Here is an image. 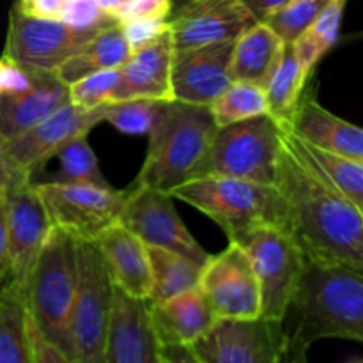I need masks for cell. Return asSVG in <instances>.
Instances as JSON below:
<instances>
[{"mask_svg": "<svg viewBox=\"0 0 363 363\" xmlns=\"http://www.w3.org/2000/svg\"><path fill=\"white\" fill-rule=\"evenodd\" d=\"M172 2H174V7H177V6H181V4L186 2V0H172Z\"/></svg>", "mask_w": 363, "mask_h": 363, "instance_id": "c3c4849f", "label": "cell"}, {"mask_svg": "<svg viewBox=\"0 0 363 363\" xmlns=\"http://www.w3.org/2000/svg\"><path fill=\"white\" fill-rule=\"evenodd\" d=\"M170 195L211 218L229 241L262 225L286 230V206L277 186L208 174L181 184Z\"/></svg>", "mask_w": 363, "mask_h": 363, "instance_id": "5b68a950", "label": "cell"}, {"mask_svg": "<svg viewBox=\"0 0 363 363\" xmlns=\"http://www.w3.org/2000/svg\"><path fill=\"white\" fill-rule=\"evenodd\" d=\"M121 67L116 69H103L96 73L85 74L67 85V96L71 105L84 110L98 108L110 101L117 84H119Z\"/></svg>", "mask_w": 363, "mask_h": 363, "instance_id": "e575fe53", "label": "cell"}, {"mask_svg": "<svg viewBox=\"0 0 363 363\" xmlns=\"http://www.w3.org/2000/svg\"><path fill=\"white\" fill-rule=\"evenodd\" d=\"M131 55L130 45L124 38L121 25H110L101 28L92 39H89L82 48H78L69 59L60 64L55 74L69 85L71 82L103 69L121 67Z\"/></svg>", "mask_w": 363, "mask_h": 363, "instance_id": "d4e9b609", "label": "cell"}, {"mask_svg": "<svg viewBox=\"0 0 363 363\" xmlns=\"http://www.w3.org/2000/svg\"><path fill=\"white\" fill-rule=\"evenodd\" d=\"M147 254L152 280L149 303H163L177 294L197 289L204 266L165 248L147 247Z\"/></svg>", "mask_w": 363, "mask_h": 363, "instance_id": "83f0119b", "label": "cell"}, {"mask_svg": "<svg viewBox=\"0 0 363 363\" xmlns=\"http://www.w3.org/2000/svg\"><path fill=\"white\" fill-rule=\"evenodd\" d=\"M99 123H103V105L84 110L67 101L43 123L6 140V163L9 176L25 174L34 177V174L43 169V165L52 160L66 142L77 135H89V131Z\"/></svg>", "mask_w": 363, "mask_h": 363, "instance_id": "2e32d148", "label": "cell"}, {"mask_svg": "<svg viewBox=\"0 0 363 363\" xmlns=\"http://www.w3.org/2000/svg\"><path fill=\"white\" fill-rule=\"evenodd\" d=\"M9 277V245H7L6 211H4V184H0V289Z\"/></svg>", "mask_w": 363, "mask_h": 363, "instance_id": "b9f144b4", "label": "cell"}, {"mask_svg": "<svg viewBox=\"0 0 363 363\" xmlns=\"http://www.w3.org/2000/svg\"><path fill=\"white\" fill-rule=\"evenodd\" d=\"M308 77L311 74L301 67L293 43L284 45L282 57L264 87L269 116L282 124L289 123L307 87Z\"/></svg>", "mask_w": 363, "mask_h": 363, "instance_id": "f1b7e54d", "label": "cell"}, {"mask_svg": "<svg viewBox=\"0 0 363 363\" xmlns=\"http://www.w3.org/2000/svg\"><path fill=\"white\" fill-rule=\"evenodd\" d=\"M255 23L240 0H186L169 16L174 53L236 41Z\"/></svg>", "mask_w": 363, "mask_h": 363, "instance_id": "9a60e30c", "label": "cell"}, {"mask_svg": "<svg viewBox=\"0 0 363 363\" xmlns=\"http://www.w3.org/2000/svg\"><path fill=\"white\" fill-rule=\"evenodd\" d=\"M286 332L282 323L257 319H218L191 346L202 363H279Z\"/></svg>", "mask_w": 363, "mask_h": 363, "instance_id": "5bb4252c", "label": "cell"}, {"mask_svg": "<svg viewBox=\"0 0 363 363\" xmlns=\"http://www.w3.org/2000/svg\"><path fill=\"white\" fill-rule=\"evenodd\" d=\"M174 9L172 0H128L126 7L119 14L117 21L138 20V18H160L169 20Z\"/></svg>", "mask_w": 363, "mask_h": 363, "instance_id": "f35d334b", "label": "cell"}, {"mask_svg": "<svg viewBox=\"0 0 363 363\" xmlns=\"http://www.w3.org/2000/svg\"><path fill=\"white\" fill-rule=\"evenodd\" d=\"M94 243L101 252L113 287L128 296L149 301L152 280L147 245L119 222L103 230Z\"/></svg>", "mask_w": 363, "mask_h": 363, "instance_id": "44dd1931", "label": "cell"}, {"mask_svg": "<svg viewBox=\"0 0 363 363\" xmlns=\"http://www.w3.org/2000/svg\"><path fill=\"white\" fill-rule=\"evenodd\" d=\"M34 183L50 225L66 233L74 241H96L103 230L119 220L124 190L52 181Z\"/></svg>", "mask_w": 363, "mask_h": 363, "instance_id": "9c48e42d", "label": "cell"}, {"mask_svg": "<svg viewBox=\"0 0 363 363\" xmlns=\"http://www.w3.org/2000/svg\"><path fill=\"white\" fill-rule=\"evenodd\" d=\"M234 41L174 53L172 94L176 101L209 106L230 84Z\"/></svg>", "mask_w": 363, "mask_h": 363, "instance_id": "ac0fdd59", "label": "cell"}, {"mask_svg": "<svg viewBox=\"0 0 363 363\" xmlns=\"http://www.w3.org/2000/svg\"><path fill=\"white\" fill-rule=\"evenodd\" d=\"M152 326L162 346H194L218 319L201 287L186 291L163 303H149Z\"/></svg>", "mask_w": 363, "mask_h": 363, "instance_id": "603a6c76", "label": "cell"}, {"mask_svg": "<svg viewBox=\"0 0 363 363\" xmlns=\"http://www.w3.org/2000/svg\"><path fill=\"white\" fill-rule=\"evenodd\" d=\"M9 277L6 282L25 291L32 268L48 238L50 220L34 179L25 174H11L4 183Z\"/></svg>", "mask_w": 363, "mask_h": 363, "instance_id": "30bf717a", "label": "cell"}, {"mask_svg": "<svg viewBox=\"0 0 363 363\" xmlns=\"http://www.w3.org/2000/svg\"><path fill=\"white\" fill-rule=\"evenodd\" d=\"M163 363H202L190 346H162Z\"/></svg>", "mask_w": 363, "mask_h": 363, "instance_id": "ee69618b", "label": "cell"}, {"mask_svg": "<svg viewBox=\"0 0 363 363\" xmlns=\"http://www.w3.org/2000/svg\"><path fill=\"white\" fill-rule=\"evenodd\" d=\"M105 363H163L149 301L128 296L117 287H113Z\"/></svg>", "mask_w": 363, "mask_h": 363, "instance_id": "e0dca14e", "label": "cell"}, {"mask_svg": "<svg viewBox=\"0 0 363 363\" xmlns=\"http://www.w3.org/2000/svg\"><path fill=\"white\" fill-rule=\"evenodd\" d=\"M78 284L69 323L71 360L105 363L113 284L94 241H77Z\"/></svg>", "mask_w": 363, "mask_h": 363, "instance_id": "52a82bcc", "label": "cell"}, {"mask_svg": "<svg viewBox=\"0 0 363 363\" xmlns=\"http://www.w3.org/2000/svg\"><path fill=\"white\" fill-rule=\"evenodd\" d=\"M77 284V241L52 227L28 277L23 296L28 318L39 335L69 358V323Z\"/></svg>", "mask_w": 363, "mask_h": 363, "instance_id": "277c9868", "label": "cell"}, {"mask_svg": "<svg viewBox=\"0 0 363 363\" xmlns=\"http://www.w3.org/2000/svg\"><path fill=\"white\" fill-rule=\"evenodd\" d=\"M119 25L131 52L151 45L169 30V20H160V18H138V20L121 21Z\"/></svg>", "mask_w": 363, "mask_h": 363, "instance_id": "8d00e7d4", "label": "cell"}, {"mask_svg": "<svg viewBox=\"0 0 363 363\" xmlns=\"http://www.w3.org/2000/svg\"><path fill=\"white\" fill-rule=\"evenodd\" d=\"M34 80V73L25 69L9 57H0V96H13L27 91Z\"/></svg>", "mask_w": 363, "mask_h": 363, "instance_id": "74e56055", "label": "cell"}, {"mask_svg": "<svg viewBox=\"0 0 363 363\" xmlns=\"http://www.w3.org/2000/svg\"><path fill=\"white\" fill-rule=\"evenodd\" d=\"M158 99H124L103 105V123L126 135H149L163 110Z\"/></svg>", "mask_w": 363, "mask_h": 363, "instance_id": "d6a6232c", "label": "cell"}, {"mask_svg": "<svg viewBox=\"0 0 363 363\" xmlns=\"http://www.w3.org/2000/svg\"><path fill=\"white\" fill-rule=\"evenodd\" d=\"M174 45L170 30L151 45L131 52L121 66L119 84L108 103L124 99H158L172 101Z\"/></svg>", "mask_w": 363, "mask_h": 363, "instance_id": "d6986e66", "label": "cell"}, {"mask_svg": "<svg viewBox=\"0 0 363 363\" xmlns=\"http://www.w3.org/2000/svg\"><path fill=\"white\" fill-rule=\"evenodd\" d=\"M28 321H30V318H28ZM30 335H32V344H34L35 363H74L69 357H66L59 347H55L53 344H50L48 340L43 339L32 323H30Z\"/></svg>", "mask_w": 363, "mask_h": 363, "instance_id": "60d3db41", "label": "cell"}, {"mask_svg": "<svg viewBox=\"0 0 363 363\" xmlns=\"http://www.w3.org/2000/svg\"><path fill=\"white\" fill-rule=\"evenodd\" d=\"M96 4L101 7V11H105L108 16H112L113 20L117 21L119 14L123 13V9L126 7L128 0H96ZM117 23H119V21H117Z\"/></svg>", "mask_w": 363, "mask_h": 363, "instance_id": "bcb514c9", "label": "cell"}, {"mask_svg": "<svg viewBox=\"0 0 363 363\" xmlns=\"http://www.w3.org/2000/svg\"><path fill=\"white\" fill-rule=\"evenodd\" d=\"M287 130L314 147L344 158L363 160V128L326 110L312 92H303Z\"/></svg>", "mask_w": 363, "mask_h": 363, "instance_id": "ffe728a7", "label": "cell"}, {"mask_svg": "<svg viewBox=\"0 0 363 363\" xmlns=\"http://www.w3.org/2000/svg\"><path fill=\"white\" fill-rule=\"evenodd\" d=\"M282 325L284 332L305 347L321 339L363 344V268L305 262Z\"/></svg>", "mask_w": 363, "mask_h": 363, "instance_id": "7a4b0ae2", "label": "cell"}, {"mask_svg": "<svg viewBox=\"0 0 363 363\" xmlns=\"http://www.w3.org/2000/svg\"><path fill=\"white\" fill-rule=\"evenodd\" d=\"M284 130V124L269 113L218 126L209 147L204 176L218 174L275 186Z\"/></svg>", "mask_w": 363, "mask_h": 363, "instance_id": "8992f818", "label": "cell"}, {"mask_svg": "<svg viewBox=\"0 0 363 363\" xmlns=\"http://www.w3.org/2000/svg\"><path fill=\"white\" fill-rule=\"evenodd\" d=\"M307 351L308 347L296 342V340L291 339L286 333V342H284V350L282 354H280L279 363H308Z\"/></svg>", "mask_w": 363, "mask_h": 363, "instance_id": "f6af8a7d", "label": "cell"}, {"mask_svg": "<svg viewBox=\"0 0 363 363\" xmlns=\"http://www.w3.org/2000/svg\"><path fill=\"white\" fill-rule=\"evenodd\" d=\"M275 186L286 206V233L307 261L363 268V215L289 144L286 130Z\"/></svg>", "mask_w": 363, "mask_h": 363, "instance_id": "6da1fadb", "label": "cell"}, {"mask_svg": "<svg viewBox=\"0 0 363 363\" xmlns=\"http://www.w3.org/2000/svg\"><path fill=\"white\" fill-rule=\"evenodd\" d=\"M66 4L67 0H16L13 7L27 16L60 20Z\"/></svg>", "mask_w": 363, "mask_h": 363, "instance_id": "ab89813d", "label": "cell"}, {"mask_svg": "<svg viewBox=\"0 0 363 363\" xmlns=\"http://www.w3.org/2000/svg\"><path fill=\"white\" fill-rule=\"evenodd\" d=\"M357 363H363V358H362V360H360V362H357Z\"/></svg>", "mask_w": 363, "mask_h": 363, "instance_id": "681fc988", "label": "cell"}, {"mask_svg": "<svg viewBox=\"0 0 363 363\" xmlns=\"http://www.w3.org/2000/svg\"><path fill=\"white\" fill-rule=\"evenodd\" d=\"M9 177V169L6 163V138L0 133V184H4Z\"/></svg>", "mask_w": 363, "mask_h": 363, "instance_id": "7dc6e473", "label": "cell"}, {"mask_svg": "<svg viewBox=\"0 0 363 363\" xmlns=\"http://www.w3.org/2000/svg\"><path fill=\"white\" fill-rule=\"evenodd\" d=\"M0 363H35L23 289L9 282L0 289Z\"/></svg>", "mask_w": 363, "mask_h": 363, "instance_id": "484cf974", "label": "cell"}, {"mask_svg": "<svg viewBox=\"0 0 363 363\" xmlns=\"http://www.w3.org/2000/svg\"><path fill=\"white\" fill-rule=\"evenodd\" d=\"M211 108L183 101H165L149 131L147 155L133 184L170 194L181 184L204 176L216 131Z\"/></svg>", "mask_w": 363, "mask_h": 363, "instance_id": "3957f363", "label": "cell"}, {"mask_svg": "<svg viewBox=\"0 0 363 363\" xmlns=\"http://www.w3.org/2000/svg\"><path fill=\"white\" fill-rule=\"evenodd\" d=\"M233 241L248 255L259 280L262 318L282 323L305 269V254L291 234L273 225L255 227Z\"/></svg>", "mask_w": 363, "mask_h": 363, "instance_id": "ba28073f", "label": "cell"}, {"mask_svg": "<svg viewBox=\"0 0 363 363\" xmlns=\"http://www.w3.org/2000/svg\"><path fill=\"white\" fill-rule=\"evenodd\" d=\"M59 170L48 177L52 183L89 184L98 188H112L99 169V162L87 140V133L77 135L55 152Z\"/></svg>", "mask_w": 363, "mask_h": 363, "instance_id": "4dcf8cb0", "label": "cell"}, {"mask_svg": "<svg viewBox=\"0 0 363 363\" xmlns=\"http://www.w3.org/2000/svg\"><path fill=\"white\" fill-rule=\"evenodd\" d=\"M199 287L216 319L262 318L259 280L248 255L234 241H229L220 254L209 255Z\"/></svg>", "mask_w": 363, "mask_h": 363, "instance_id": "4fadbf2b", "label": "cell"}, {"mask_svg": "<svg viewBox=\"0 0 363 363\" xmlns=\"http://www.w3.org/2000/svg\"><path fill=\"white\" fill-rule=\"evenodd\" d=\"M346 2L347 0H332L321 11V14L315 18L314 23L293 43L301 67L307 71V74L314 71L323 55L339 41L340 23H342Z\"/></svg>", "mask_w": 363, "mask_h": 363, "instance_id": "f546056e", "label": "cell"}, {"mask_svg": "<svg viewBox=\"0 0 363 363\" xmlns=\"http://www.w3.org/2000/svg\"><path fill=\"white\" fill-rule=\"evenodd\" d=\"M216 126L238 123L250 117L268 113L264 89L248 82H233L215 101L209 105Z\"/></svg>", "mask_w": 363, "mask_h": 363, "instance_id": "1f68e13d", "label": "cell"}, {"mask_svg": "<svg viewBox=\"0 0 363 363\" xmlns=\"http://www.w3.org/2000/svg\"><path fill=\"white\" fill-rule=\"evenodd\" d=\"M60 20L71 27L85 30H101L117 23L112 16L101 11L96 0H67Z\"/></svg>", "mask_w": 363, "mask_h": 363, "instance_id": "d590c367", "label": "cell"}, {"mask_svg": "<svg viewBox=\"0 0 363 363\" xmlns=\"http://www.w3.org/2000/svg\"><path fill=\"white\" fill-rule=\"evenodd\" d=\"M174 197L155 188L131 183L124 190L123 209L117 222L133 233L147 247L177 252L204 266L209 255L191 236L174 208Z\"/></svg>", "mask_w": 363, "mask_h": 363, "instance_id": "8fae6325", "label": "cell"}, {"mask_svg": "<svg viewBox=\"0 0 363 363\" xmlns=\"http://www.w3.org/2000/svg\"><path fill=\"white\" fill-rule=\"evenodd\" d=\"M98 32L74 28L62 20L27 16L11 7L2 55L25 69L55 71Z\"/></svg>", "mask_w": 363, "mask_h": 363, "instance_id": "7c38bea8", "label": "cell"}, {"mask_svg": "<svg viewBox=\"0 0 363 363\" xmlns=\"http://www.w3.org/2000/svg\"><path fill=\"white\" fill-rule=\"evenodd\" d=\"M240 2L247 7L248 13L255 18V21L262 23L269 14L279 11L280 7L287 6L291 0H240Z\"/></svg>", "mask_w": 363, "mask_h": 363, "instance_id": "7bdbcfd3", "label": "cell"}, {"mask_svg": "<svg viewBox=\"0 0 363 363\" xmlns=\"http://www.w3.org/2000/svg\"><path fill=\"white\" fill-rule=\"evenodd\" d=\"M34 80L27 91L0 96V133L6 140L43 123L69 101L67 85L55 71H32Z\"/></svg>", "mask_w": 363, "mask_h": 363, "instance_id": "7402d4cb", "label": "cell"}, {"mask_svg": "<svg viewBox=\"0 0 363 363\" xmlns=\"http://www.w3.org/2000/svg\"><path fill=\"white\" fill-rule=\"evenodd\" d=\"M286 128V126H284ZM289 144L363 215V160L344 158L307 144L286 128Z\"/></svg>", "mask_w": 363, "mask_h": 363, "instance_id": "4316f807", "label": "cell"}, {"mask_svg": "<svg viewBox=\"0 0 363 363\" xmlns=\"http://www.w3.org/2000/svg\"><path fill=\"white\" fill-rule=\"evenodd\" d=\"M286 43L266 23H255L234 41L230 59L233 82H248L264 89L282 57Z\"/></svg>", "mask_w": 363, "mask_h": 363, "instance_id": "cb8c5ba5", "label": "cell"}, {"mask_svg": "<svg viewBox=\"0 0 363 363\" xmlns=\"http://www.w3.org/2000/svg\"><path fill=\"white\" fill-rule=\"evenodd\" d=\"M330 2L332 0H291L287 6L269 14L262 23L268 25L286 45L294 43Z\"/></svg>", "mask_w": 363, "mask_h": 363, "instance_id": "836d02e7", "label": "cell"}]
</instances>
